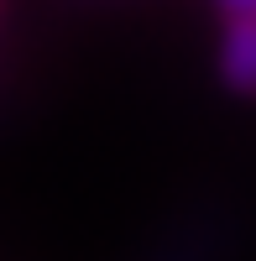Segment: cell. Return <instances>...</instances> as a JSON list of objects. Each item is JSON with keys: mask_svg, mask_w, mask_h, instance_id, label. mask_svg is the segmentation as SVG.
Instances as JSON below:
<instances>
[{"mask_svg": "<svg viewBox=\"0 0 256 261\" xmlns=\"http://www.w3.org/2000/svg\"><path fill=\"white\" fill-rule=\"evenodd\" d=\"M215 79L236 99H256V21H225L215 42Z\"/></svg>", "mask_w": 256, "mask_h": 261, "instance_id": "obj_1", "label": "cell"}, {"mask_svg": "<svg viewBox=\"0 0 256 261\" xmlns=\"http://www.w3.org/2000/svg\"><path fill=\"white\" fill-rule=\"evenodd\" d=\"M209 6H215L225 21H241V16H251V21H256V0H209Z\"/></svg>", "mask_w": 256, "mask_h": 261, "instance_id": "obj_2", "label": "cell"}, {"mask_svg": "<svg viewBox=\"0 0 256 261\" xmlns=\"http://www.w3.org/2000/svg\"><path fill=\"white\" fill-rule=\"evenodd\" d=\"M0 11H6V0H0Z\"/></svg>", "mask_w": 256, "mask_h": 261, "instance_id": "obj_3", "label": "cell"}]
</instances>
